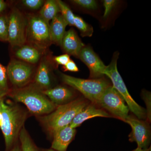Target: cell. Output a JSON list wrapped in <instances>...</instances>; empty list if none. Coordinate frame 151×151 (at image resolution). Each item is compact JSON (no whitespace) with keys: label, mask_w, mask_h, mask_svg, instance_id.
<instances>
[{"label":"cell","mask_w":151,"mask_h":151,"mask_svg":"<svg viewBox=\"0 0 151 151\" xmlns=\"http://www.w3.org/2000/svg\"><path fill=\"white\" fill-rule=\"evenodd\" d=\"M0 112L3 117L0 129L4 138L6 150L8 151L16 143L27 118V113L10 101H5L4 98L0 99Z\"/></svg>","instance_id":"6da1fadb"},{"label":"cell","mask_w":151,"mask_h":151,"mask_svg":"<svg viewBox=\"0 0 151 151\" xmlns=\"http://www.w3.org/2000/svg\"><path fill=\"white\" fill-rule=\"evenodd\" d=\"M9 96L16 102L23 103L31 113L42 116L52 113L58 107L42 91L31 86L14 89Z\"/></svg>","instance_id":"7a4b0ae2"},{"label":"cell","mask_w":151,"mask_h":151,"mask_svg":"<svg viewBox=\"0 0 151 151\" xmlns=\"http://www.w3.org/2000/svg\"><path fill=\"white\" fill-rule=\"evenodd\" d=\"M87 105L86 100L82 99L72 100L59 105L49 114L40 116L39 120L52 135L58 129L70 125L76 116Z\"/></svg>","instance_id":"3957f363"},{"label":"cell","mask_w":151,"mask_h":151,"mask_svg":"<svg viewBox=\"0 0 151 151\" xmlns=\"http://www.w3.org/2000/svg\"><path fill=\"white\" fill-rule=\"evenodd\" d=\"M119 53L116 52L110 64L106 66L104 75L110 78L113 86L124 98L129 111L132 112L138 119L143 120L147 117V113L144 108L137 104L128 92L122 76L117 68V61Z\"/></svg>","instance_id":"277c9868"},{"label":"cell","mask_w":151,"mask_h":151,"mask_svg":"<svg viewBox=\"0 0 151 151\" xmlns=\"http://www.w3.org/2000/svg\"><path fill=\"white\" fill-rule=\"evenodd\" d=\"M62 81L65 84L73 87L91 101L97 104L105 89L110 86V83L104 78L83 79L73 77L61 73Z\"/></svg>","instance_id":"5b68a950"},{"label":"cell","mask_w":151,"mask_h":151,"mask_svg":"<svg viewBox=\"0 0 151 151\" xmlns=\"http://www.w3.org/2000/svg\"><path fill=\"white\" fill-rule=\"evenodd\" d=\"M27 41L40 49H45L52 43L49 23L40 16L30 15L27 19Z\"/></svg>","instance_id":"8992f818"},{"label":"cell","mask_w":151,"mask_h":151,"mask_svg":"<svg viewBox=\"0 0 151 151\" xmlns=\"http://www.w3.org/2000/svg\"><path fill=\"white\" fill-rule=\"evenodd\" d=\"M96 104L124 122L129 116V109L124 98L111 85L105 89Z\"/></svg>","instance_id":"52a82bcc"},{"label":"cell","mask_w":151,"mask_h":151,"mask_svg":"<svg viewBox=\"0 0 151 151\" xmlns=\"http://www.w3.org/2000/svg\"><path fill=\"white\" fill-rule=\"evenodd\" d=\"M27 19L19 9L14 8L9 16L8 41L12 47L21 46L27 41Z\"/></svg>","instance_id":"ba28073f"},{"label":"cell","mask_w":151,"mask_h":151,"mask_svg":"<svg viewBox=\"0 0 151 151\" xmlns=\"http://www.w3.org/2000/svg\"><path fill=\"white\" fill-rule=\"evenodd\" d=\"M8 78L17 89L23 88L31 81L33 66L22 60H12L6 68Z\"/></svg>","instance_id":"9c48e42d"},{"label":"cell","mask_w":151,"mask_h":151,"mask_svg":"<svg viewBox=\"0 0 151 151\" xmlns=\"http://www.w3.org/2000/svg\"><path fill=\"white\" fill-rule=\"evenodd\" d=\"M124 122L132 128V132L129 135V140L137 143V147L142 149L150 147L151 132L148 123L131 116H128Z\"/></svg>","instance_id":"30bf717a"},{"label":"cell","mask_w":151,"mask_h":151,"mask_svg":"<svg viewBox=\"0 0 151 151\" xmlns=\"http://www.w3.org/2000/svg\"><path fill=\"white\" fill-rule=\"evenodd\" d=\"M78 58L88 67L90 78H102L104 75L106 65L90 47L85 45L79 52Z\"/></svg>","instance_id":"8fae6325"},{"label":"cell","mask_w":151,"mask_h":151,"mask_svg":"<svg viewBox=\"0 0 151 151\" xmlns=\"http://www.w3.org/2000/svg\"><path fill=\"white\" fill-rule=\"evenodd\" d=\"M52 85L51 63L49 60L44 57L41 60L30 86L42 92L51 88Z\"/></svg>","instance_id":"7c38bea8"},{"label":"cell","mask_w":151,"mask_h":151,"mask_svg":"<svg viewBox=\"0 0 151 151\" xmlns=\"http://www.w3.org/2000/svg\"><path fill=\"white\" fill-rule=\"evenodd\" d=\"M76 134V130L70 125L62 127L53 133L51 148L56 151H66Z\"/></svg>","instance_id":"4fadbf2b"},{"label":"cell","mask_w":151,"mask_h":151,"mask_svg":"<svg viewBox=\"0 0 151 151\" xmlns=\"http://www.w3.org/2000/svg\"><path fill=\"white\" fill-rule=\"evenodd\" d=\"M60 45L66 54L76 57H78L81 50L85 46L73 29L65 32Z\"/></svg>","instance_id":"5bb4252c"},{"label":"cell","mask_w":151,"mask_h":151,"mask_svg":"<svg viewBox=\"0 0 151 151\" xmlns=\"http://www.w3.org/2000/svg\"><path fill=\"white\" fill-rule=\"evenodd\" d=\"M111 116L106 111L97 108L93 104L87 105L76 116L69 125L72 128L76 129L88 119L94 117L107 118Z\"/></svg>","instance_id":"9a60e30c"},{"label":"cell","mask_w":151,"mask_h":151,"mask_svg":"<svg viewBox=\"0 0 151 151\" xmlns=\"http://www.w3.org/2000/svg\"><path fill=\"white\" fill-rule=\"evenodd\" d=\"M42 92L57 106L64 105L72 101L71 100L74 95L72 90L63 86H56Z\"/></svg>","instance_id":"2e32d148"},{"label":"cell","mask_w":151,"mask_h":151,"mask_svg":"<svg viewBox=\"0 0 151 151\" xmlns=\"http://www.w3.org/2000/svg\"><path fill=\"white\" fill-rule=\"evenodd\" d=\"M68 24L60 14H58L51 20L50 24L52 42L61 45Z\"/></svg>","instance_id":"e0dca14e"},{"label":"cell","mask_w":151,"mask_h":151,"mask_svg":"<svg viewBox=\"0 0 151 151\" xmlns=\"http://www.w3.org/2000/svg\"><path fill=\"white\" fill-rule=\"evenodd\" d=\"M15 56L22 61L31 64L37 63L41 56V53L38 48L32 45H24L19 47L15 51Z\"/></svg>","instance_id":"ac0fdd59"},{"label":"cell","mask_w":151,"mask_h":151,"mask_svg":"<svg viewBox=\"0 0 151 151\" xmlns=\"http://www.w3.org/2000/svg\"><path fill=\"white\" fill-rule=\"evenodd\" d=\"M60 12L57 1L47 0L45 2L40 12V17L49 22Z\"/></svg>","instance_id":"d6986e66"},{"label":"cell","mask_w":151,"mask_h":151,"mask_svg":"<svg viewBox=\"0 0 151 151\" xmlns=\"http://www.w3.org/2000/svg\"><path fill=\"white\" fill-rule=\"evenodd\" d=\"M19 139L22 151H39L24 126L20 132Z\"/></svg>","instance_id":"ffe728a7"},{"label":"cell","mask_w":151,"mask_h":151,"mask_svg":"<svg viewBox=\"0 0 151 151\" xmlns=\"http://www.w3.org/2000/svg\"><path fill=\"white\" fill-rule=\"evenodd\" d=\"M74 26L80 31L83 37H91L93 34V29L92 26L88 24L81 17L75 15Z\"/></svg>","instance_id":"44dd1931"},{"label":"cell","mask_w":151,"mask_h":151,"mask_svg":"<svg viewBox=\"0 0 151 151\" xmlns=\"http://www.w3.org/2000/svg\"><path fill=\"white\" fill-rule=\"evenodd\" d=\"M6 69L0 63V99H3L10 92Z\"/></svg>","instance_id":"7402d4cb"},{"label":"cell","mask_w":151,"mask_h":151,"mask_svg":"<svg viewBox=\"0 0 151 151\" xmlns=\"http://www.w3.org/2000/svg\"><path fill=\"white\" fill-rule=\"evenodd\" d=\"M57 1L59 6L60 10V12L61 13L60 14L67 22L68 25L73 26L75 15L73 14L70 8L65 3L60 0Z\"/></svg>","instance_id":"603a6c76"},{"label":"cell","mask_w":151,"mask_h":151,"mask_svg":"<svg viewBox=\"0 0 151 151\" xmlns=\"http://www.w3.org/2000/svg\"><path fill=\"white\" fill-rule=\"evenodd\" d=\"M9 16L0 15V41H8Z\"/></svg>","instance_id":"cb8c5ba5"},{"label":"cell","mask_w":151,"mask_h":151,"mask_svg":"<svg viewBox=\"0 0 151 151\" xmlns=\"http://www.w3.org/2000/svg\"><path fill=\"white\" fill-rule=\"evenodd\" d=\"M72 2L83 8L94 10L97 8V2L94 0H73Z\"/></svg>","instance_id":"d4e9b609"},{"label":"cell","mask_w":151,"mask_h":151,"mask_svg":"<svg viewBox=\"0 0 151 151\" xmlns=\"http://www.w3.org/2000/svg\"><path fill=\"white\" fill-rule=\"evenodd\" d=\"M22 3L27 9L37 10L42 6L45 2L42 0H23Z\"/></svg>","instance_id":"484cf974"},{"label":"cell","mask_w":151,"mask_h":151,"mask_svg":"<svg viewBox=\"0 0 151 151\" xmlns=\"http://www.w3.org/2000/svg\"><path fill=\"white\" fill-rule=\"evenodd\" d=\"M117 1L116 0H105L103 2V5L105 8L104 11V17H106L111 12V11L114 8L117 4Z\"/></svg>","instance_id":"4316f807"},{"label":"cell","mask_w":151,"mask_h":151,"mask_svg":"<svg viewBox=\"0 0 151 151\" xmlns=\"http://www.w3.org/2000/svg\"><path fill=\"white\" fill-rule=\"evenodd\" d=\"M55 62L58 65H61L64 66L70 60L69 55L64 54L55 57L54 58Z\"/></svg>","instance_id":"83f0119b"},{"label":"cell","mask_w":151,"mask_h":151,"mask_svg":"<svg viewBox=\"0 0 151 151\" xmlns=\"http://www.w3.org/2000/svg\"><path fill=\"white\" fill-rule=\"evenodd\" d=\"M63 68L64 71H71V72H78L79 71V69H78V68L75 62L73 60L70 59L66 65L63 66Z\"/></svg>","instance_id":"f1b7e54d"},{"label":"cell","mask_w":151,"mask_h":151,"mask_svg":"<svg viewBox=\"0 0 151 151\" xmlns=\"http://www.w3.org/2000/svg\"><path fill=\"white\" fill-rule=\"evenodd\" d=\"M6 7V4L4 1L0 0V14L5 10Z\"/></svg>","instance_id":"f546056e"},{"label":"cell","mask_w":151,"mask_h":151,"mask_svg":"<svg viewBox=\"0 0 151 151\" xmlns=\"http://www.w3.org/2000/svg\"><path fill=\"white\" fill-rule=\"evenodd\" d=\"M8 151H22L20 146L19 144H15Z\"/></svg>","instance_id":"4dcf8cb0"},{"label":"cell","mask_w":151,"mask_h":151,"mask_svg":"<svg viewBox=\"0 0 151 151\" xmlns=\"http://www.w3.org/2000/svg\"><path fill=\"white\" fill-rule=\"evenodd\" d=\"M131 151H151V147L148 148L146 149L140 148L137 147L135 150H133Z\"/></svg>","instance_id":"1f68e13d"},{"label":"cell","mask_w":151,"mask_h":151,"mask_svg":"<svg viewBox=\"0 0 151 151\" xmlns=\"http://www.w3.org/2000/svg\"><path fill=\"white\" fill-rule=\"evenodd\" d=\"M3 122V117L2 114L0 112V127L2 125Z\"/></svg>","instance_id":"d6a6232c"},{"label":"cell","mask_w":151,"mask_h":151,"mask_svg":"<svg viewBox=\"0 0 151 151\" xmlns=\"http://www.w3.org/2000/svg\"><path fill=\"white\" fill-rule=\"evenodd\" d=\"M42 151H56L55 150H52V149H46V150H44Z\"/></svg>","instance_id":"836d02e7"}]
</instances>
